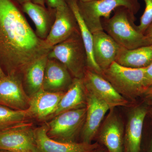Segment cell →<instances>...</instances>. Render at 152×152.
Here are the masks:
<instances>
[{"mask_svg": "<svg viewBox=\"0 0 152 152\" xmlns=\"http://www.w3.org/2000/svg\"><path fill=\"white\" fill-rule=\"evenodd\" d=\"M23 13L13 0H0V65L6 75L23 76L53 48L38 37Z\"/></svg>", "mask_w": 152, "mask_h": 152, "instance_id": "obj_1", "label": "cell"}, {"mask_svg": "<svg viewBox=\"0 0 152 152\" xmlns=\"http://www.w3.org/2000/svg\"><path fill=\"white\" fill-rule=\"evenodd\" d=\"M114 12L111 18L103 19L101 22L104 31L120 46L132 50L152 45L146 36L137 29L134 23L135 15L132 11L121 7L116 9Z\"/></svg>", "mask_w": 152, "mask_h": 152, "instance_id": "obj_2", "label": "cell"}, {"mask_svg": "<svg viewBox=\"0 0 152 152\" xmlns=\"http://www.w3.org/2000/svg\"><path fill=\"white\" fill-rule=\"evenodd\" d=\"M145 70L146 68L126 67L114 62L101 75L120 94L126 99H133L145 94L148 89Z\"/></svg>", "mask_w": 152, "mask_h": 152, "instance_id": "obj_3", "label": "cell"}, {"mask_svg": "<svg viewBox=\"0 0 152 152\" xmlns=\"http://www.w3.org/2000/svg\"><path fill=\"white\" fill-rule=\"evenodd\" d=\"M48 57L63 64L74 78L83 77L87 68V56L80 31L53 47Z\"/></svg>", "mask_w": 152, "mask_h": 152, "instance_id": "obj_4", "label": "cell"}, {"mask_svg": "<svg viewBox=\"0 0 152 152\" xmlns=\"http://www.w3.org/2000/svg\"><path fill=\"white\" fill-rule=\"evenodd\" d=\"M79 12L92 34L104 31L102 19H109L112 12L119 7L127 8L136 15L140 6L138 0H92L77 1Z\"/></svg>", "mask_w": 152, "mask_h": 152, "instance_id": "obj_5", "label": "cell"}, {"mask_svg": "<svg viewBox=\"0 0 152 152\" xmlns=\"http://www.w3.org/2000/svg\"><path fill=\"white\" fill-rule=\"evenodd\" d=\"M86 107L63 112L45 123L50 138L63 142H73L82 132L86 121Z\"/></svg>", "mask_w": 152, "mask_h": 152, "instance_id": "obj_6", "label": "cell"}, {"mask_svg": "<svg viewBox=\"0 0 152 152\" xmlns=\"http://www.w3.org/2000/svg\"><path fill=\"white\" fill-rule=\"evenodd\" d=\"M0 149L9 152H38L36 128L26 122L0 132Z\"/></svg>", "mask_w": 152, "mask_h": 152, "instance_id": "obj_7", "label": "cell"}, {"mask_svg": "<svg viewBox=\"0 0 152 152\" xmlns=\"http://www.w3.org/2000/svg\"><path fill=\"white\" fill-rule=\"evenodd\" d=\"M29 100L23 86L22 76L12 74L0 79V105L17 110H26Z\"/></svg>", "mask_w": 152, "mask_h": 152, "instance_id": "obj_8", "label": "cell"}, {"mask_svg": "<svg viewBox=\"0 0 152 152\" xmlns=\"http://www.w3.org/2000/svg\"><path fill=\"white\" fill-rule=\"evenodd\" d=\"M83 79L86 88L104 101L110 109L129 105V102L127 99L118 93L99 74L87 68Z\"/></svg>", "mask_w": 152, "mask_h": 152, "instance_id": "obj_9", "label": "cell"}, {"mask_svg": "<svg viewBox=\"0 0 152 152\" xmlns=\"http://www.w3.org/2000/svg\"><path fill=\"white\" fill-rule=\"evenodd\" d=\"M86 91V115L81 132L83 142L91 144L100 128L110 107L91 91Z\"/></svg>", "mask_w": 152, "mask_h": 152, "instance_id": "obj_10", "label": "cell"}, {"mask_svg": "<svg viewBox=\"0 0 152 152\" xmlns=\"http://www.w3.org/2000/svg\"><path fill=\"white\" fill-rule=\"evenodd\" d=\"M78 31H80L75 15L66 4L56 9L53 24L45 40L49 45L53 47Z\"/></svg>", "mask_w": 152, "mask_h": 152, "instance_id": "obj_11", "label": "cell"}, {"mask_svg": "<svg viewBox=\"0 0 152 152\" xmlns=\"http://www.w3.org/2000/svg\"><path fill=\"white\" fill-rule=\"evenodd\" d=\"M65 92H52L42 89L30 97L27 110L31 118L39 121L52 118Z\"/></svg>", "mask_w": 152, "mask_h": 152, "instance_id": "obj_12", "label": "cell"}, {"mask_svg": "<svg viewBox=\"0 0 152 152\" xmlns=\"http://www.w3.org/2000/svg\"><path fill=\"white\" fill-rule=\"evenodd\" d=\"M99 129L100 140L109 152L124 151V125L114 109L110 110Z\"/></svg>", "mask_w": 152, "mask_h": 152, "instance_id": "obj_13", "label": "cell"}, {"mask_svg": "<svg viewBox=\"0 0 152 152\" xmlns=\"http://www.w3.org/2000/svg\"><path fill=\"white\" fill-rule=\"evenodd\" d=\"M48 126L45 124L36 128V138L38 152H92L97 148V144L63 142L50 138L47 134Z\"/></svg>", "mask_w": 152, "mask_h": 152, "instance_id": "obj_14", "label": "cell"}, {"mask_svg": "<svg viewBox=\"0 0 152 152\" xmlns=\"http://www.w3.org/2000/svg\"><path fill=\"white\" fill-rule=\"evenodd\" d=\"M93 34L94 58L102 71L115 62L122 48L104 31Z\"/></svg>", "mask_w": 152, "mask_h": 152, "instance_id": "obj_15", "label": "cell"}, {"mask_svg": "<svg viewBox=\"0 0 152 152\" xmlns=\"http://www.w3.org/2000/svg\"><path fill=\"white\" fill-rule=\"evenodd\" d=\"M74 78L61 63L48 58L42 89L52 92H65L72 83Z\"/></svg>", "mask_w": 152, "mask_h": 152, "instance_id": "obj_16", "label": "cell"}, {"mask_svg": "<svg viewBox=\"0 0 152 152\" xmlns=\"http://www.w3.org/2000/svg\"><path fill=\"white\" fill-rule=\"evenodd\" d=\"M147 113L144 106L135 107L130 112L124 135L125 152H140L143 127Z\"/></svg>", "mask_w": 152, "mask_h": 152, "instance_id": "obj_17", "label": "cell"}, {"mask_svg": "<svg viewBox=\"0 0 152 152\" xmlns=\"http://www.w3.org/2000/svg\"><path fill=\"white\" fill-rule=\"evenodd\" d=\"M23 12L28 16L35 26V33L38 37L45 40L49 35L55 19L56 9L28 2L21 6Z\"/></svg>", "mask_w": 152, "mask_h": 152, "instance_id": "obj_18", "label": "cell"}, {"mask_svg": "<svg viewBox=\"0 0 152 152\" xmlns=\"http://www.w3.org/2000/svg\"><path fill=\"white\" fill-rule=\"evenodd\" d=\"M86 107V91L83 79L75 78L61 99L53 117L63 112Z\"/></svg>", "mask_w": 152, "mask_h": 152, "instance_id": "obj_19", "label": "cell"}, {"mask_svg": "<svg viewBox=\"0 0 152 152\" xmlns=\"http://www.w3.org/2000/svg\"><path fill=\"white\" fill-rule=\"evenodd\" d=\"M48 55L40 58L25 69L22 82L25 91L29 97L42 89Z\"/></svg>", "mask_w": 152, "mask_h": 152, "instance_id": "obj_20", "label": "cell"}, {"mask_svg": "<svg viewBox=\"0 0 152 152\" xmlns=\"http://www.w3.org/2000/svg\"><path fill=\"white\" fill-rule=\"evenodd\" d=\"M75 17L84 45L87 56V68L101 75L102 69L95 62L93 54V34L83 20L79 12L77 0H65Z\"/></svg>", "mask_w": 152, "mask_h": 152, "instance_id": "obj_21", "label": "cell"}, {"mask_svg": "<svg viewBox=\"0 0 152 152\" xmlns=\"http://www.w3.org/2000/svg\"><path fill=\"white\" fill-rule=\"evenodd\" d=\"M115 62L126 67L146 68L152 64V44L132 50L122 48Z\"/></svg>", "mask_w": 152, "mask_h": 152, "instance_id": "obj_22", "label": "cell"}, {"mask_svg": "<svg viewBox=\"0 0 152 152\" xmlns=\"http://www.w3.org/2000/svg\"><path fill=\"white\" fill-rule=\"evenodd\" d=\"M27 110H17L0 105V132L28 122L31 119Z\"/></svg>", "mask_w": 152, "mask_h": 152, "instance_id": "obj_23", "label": "cell"}, {"mask_svg": "<svg viewBox=\"0 0 152 152\" xmlns=\"http://www.w3.org/2000/svg\"><path fill=\"white\" fill-rule=\"evenodd\" d=\"M145 4V11L140 18V24L137 29L145 34L148 28L152 23V0H143Z\"/></svg>", "mask_w": 152, "mask_h": 152, "instance_id": "obj_24", "label": "cell"}, {"mask_svg": "<svg viewBox=\"0 0 152 152\" xmlns=\"http://www.w3.org/2000/svg\"><path fill=\"white\" fill-rule=\"evenodd\" d=\"M48 7L55 9L60 6H64L66 4L65 0H45Z\"/></svg>", "mask_w": 152, "mask_h": 152, "instance_id": "obj_25", "label": "cell"}, {"mask_svg": "<svg viewBox=\"0 0 152 152\" xmlns=\"http://www.w3.org/2000/svg\"><path fill=\"white\" fill-rule=\"evenodd\" d=\"M146 80L148 88L152 85V64L146 68Z\"/></svg>", "mask_w": 152, "mask_h": 152, "instance_id": "obj_26", "label": "cell"}, {"mask_svg": "<svg viewBox=\"0 0 152 152\" xmlns=\"http://www.w3.org/2000/svg\"><path fill=\"white\" fill-rule=\"evenodd\" d=\"M145 35L152 42V23L146 31Z\"/></svg>", "mask_w": 152, "mask_h": 152, "instance_id": "obj_27", "label": "cell"}, {"mask_svg": "<svg viewBox=\"0 0 152 152\" xmlns=\"http://www.w3.org/2000/svg\"><path fill=\"white\" fill-rule=\"evenodd\" d=\"M144 94L146 95L147 98L152 100V85L148 88Z\"/></svg>", "mask_w": 152, "mask_h": 152, "instance_id": "obj_28", "label": "cell"}, {"mask_svg": "<svg viewBox=\"0 0 152 152\" xmlns=\"http://www.w3.org/2000/svg\"><path fill=\"white\" fill-rule=\"evenodd\" d=\"M13 1L20 7L25 3L31 1V0H13Z\"/></svg>", "mask_w": 152, "mask_h": 152, "instance_id": "obj_29", "label": "cell"}, {"mask_svg": "<svg viewBox=\"0 0 152 152\" xmlns=\"http://www.w3.org/2000/svg\"><path fill=\"white\" fill-rule=\"evenodd\" d=\"M31 1L33 3L40 5L43 6H45V0H31Z\"/></svg>", "mask_w": 152, "mask_h": 152, "instance_id": "obj_30", "label": "cell"}, {"mask_svg": "<svg viewBox=\"0 0 152 152\" xmlns=\"http://www.w3.org/2000/svg\"><path fill=\"white\" fill-rule=\"evenodd\" d=\"M6 75L5 73L3 71L2 68L1 66V65H0V79L4 77Z\"/></svg>", "mask_w": 152, "mask_h": 152, "instance_id": "obj_31", "label": "cell"}, {"mask_svg": "<svg viewBox=\"0 0 152 152\" xmlns=\"http://www.w3.org/2000/svg\"><path fill=\"white\" fill-rule=\"evenodd\" d=\"M149 152H152V138L151 140V143H150L149 150Z\"/></svg>", "mask_w": 152, "mask_h": 152, "instance_id": "obj_32", "label": "cell"}, {"mask_svg": "<svg viewBox=\"0 0 152 152\" xmlns=\"http://www.w3.org/2000/svg\"><path fill=\"white\" fill-rule=\"evenodd\" d=\"M78 1L83 2H86L90 1H92V0H77Z\"/></svg>", "mask_w": 152, "mask_h": 152, "instance_id": "obj_33", "label": "cell"}, {"mask_svg": "<svg viewBox=\"0 0 152 152\" xmlns=\"http://www.w3.org/2000/svg\"><path fill=\"white\" fill-rule=\"evenodd\" d=\"M0 152H9L7 151H4V150L0 149Z\"/></svg>", "mask_w": 152, "mask_h": 152, "instance_id": "obj_34", "label": "cell"}, {"mask_svg": "<svg viewBox=\"0 0 152 152\" xmlns=\"http://www.w3.org/2000/svg\"><path fill=\"white\" fill-rule=\"evenodd\" d=\"M95 152H105L104 151H102V150H101V151H95Z\"/></svg>", "mask_w": 152, "mask_h": 152, "instance_id": "obj_35", "label": "cell"}, {"mask_svg": "<svg viewBox=\"0 0 152 152\" xmlns=\"http://www.w3.org/2000/svg\"><path fill=\"white\" fill-rule=\"evenodd\" d=\"M95 151H94L92 152H95Z\"/></svg>", "mask_w": 152, "mask_h": 152, "instance_id": "obj_36", "label": "cell"}]
</instances>
